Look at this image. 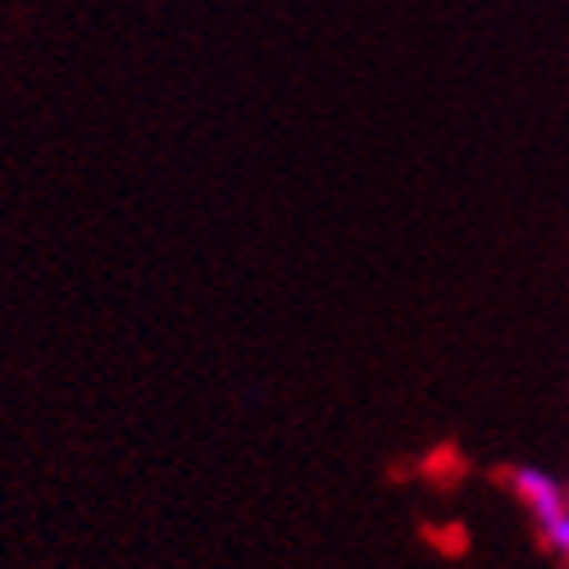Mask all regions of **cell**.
<instances>
[{
	"instance_id": "obj_1",
	"label": "cell",
	"mask_w": 569,
	"mask_h": 569,
	"mask_svg": "<svg viewBox=\"0 0 569 569\" xmlns=\"http://www.w3.org/2000/svg\"><path fill=\"white\" fill-rule=\"evenodd\" d=\"M510 488H515L519 501H525V510L538 519V529H542V533H547L556 519L569 510L565 488L551 479V473H542V469H515V473H510Z\"/></svg>"
},
{
	"instance_id": "obj_2",
	"label": "cell",
	"mask_w": 569,
	"mask_h": 569,
	"mask_svg": "<svg viewBox=\"0 0 569 569\" xmlns=\"http://www.w3.org/2000/svg\"><path fill=\"white\" fill-rule=\"evenodd\" d=\"M547 542H551V551H560V556H569V510L556 519V525L547 529Z\"/></svg>"
}]
</instances>
